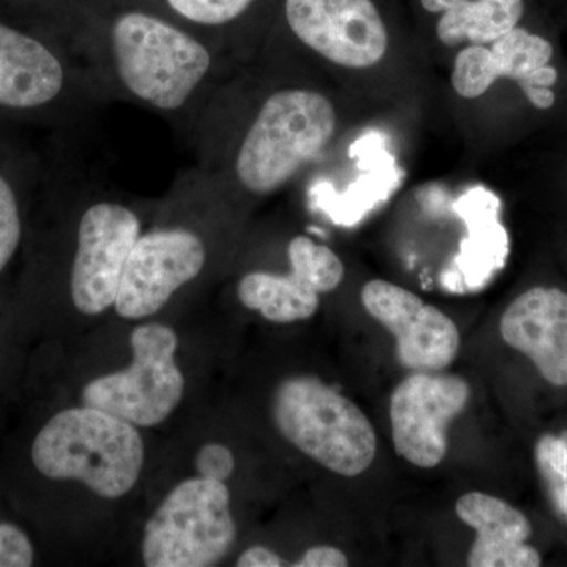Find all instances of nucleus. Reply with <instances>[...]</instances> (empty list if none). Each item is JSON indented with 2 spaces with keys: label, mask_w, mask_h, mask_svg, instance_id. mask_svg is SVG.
<instances>
[{
  "label": "nucleus",
  "mask_w": 567,
  "mask_h": 567,
  "mask_svg": "<svg viewBox=\"0 0 567 567\" xmlns=\"http://www.w3.org/2000/svg\"><path fill=\"white\" fill-rule=\"evenodd\" d=\"M73 48L107 100L156 112L186 137L221 91L223 52L151 10L118 11Z\"/></svg>",
  "instance_id": "nucleus-1"
},
{
  "label": "nucleus",
  "mask_w": 567,
  "mask_h": 567,
  "mask_svg": "<svg viewBox=\"0 0 567 567\" xmlns=\"http://www.w3.org/2000/svg\"><path fill=\"white\" fill-rule=\"evenodd\" d=\"M104 102L69 41L0 18V126L70 134Z\"/></svg>",
  "instance_id": "nucleus-2"
},
{
  "label": "nucleus",
  "mask_w": 567,
  "mask_h": 567,
  "mask_svg": "<svg viewBox=\"0 0 567 567\" xmlns=\"http://www.w3.org/2000/svg\"><path fill=\"white\" fill-rule=\"evenodd\" d=\"M338 114L323 93L279 89L260 104L252 121L226 153L199 163L215 183H234L252 196H268L293 181L333 141Z\"/></svg>",
  "instance_id": "nucleus-3"
},
{
  "label": "nucleus",
  "mask_w": 567,
  "mask_h": 567,
  "mask_svg": "<svg viewBox=\"0 0 567 567\" xmlns=\"http://www.w3.org/2000/svg\"><path fill=\"white\" fill-rule=\"evenodd\" d=\"M37 475L80 481L102 498L128 494L144 465V442L136 425L93 406L65 409L37 429L29 446Z\"/></svg>",
  "instance_id": "nucleus-4"
},
{
  "label": "nucleus",
  "mask_w": 567,
  "mask_h": 567,
  "mask_svg": "<svg viewBox=\"0 0 567 567\" xmlns=\"http://www.w3.org/2000/svg\"><path fill=\"white\" fill-rule=\"evenodd\" d=\"M274 417L292 445L338 475L360 476L374 462V425L360 406L317 377L284 380L275 393Z\"/></svg>",
  "instance_id": "nucleus-5"
},
{
  "label": "nucleus",
  "mask_w": 567,
  "mask_h": 567,
  "mask_svg": "<svg viewBox=\"0 0 567 567\" xmlns=\"http://www.w3.org/2000/svg\"><path fill=\"white\" fill-rule=\"evenodd\" d=\"M235 537L226 483L193 477L178 484L145 525L142 559L148 567L215 566Z\"/></svg>",
  "instance_id": "nucleus-6"
},
{
  "label": "nucleus",
  "mask_w": 567,
  "mask_h": 567,
  "mask_svg": "<svg viewBox=\"0 0 567 567\" xmlns=\"http://www.w3.org/2000/svg\"><path fill=\"white\" fill-rule=\"evenodd\" d=\"M177 347V334L166 324L134 328L132 365L87 383L82 401L141 427L163 423L185 393V377L175 363Z\"/></svg>",
  "instance_id": "nucleus-7"
},
{
  "label": "nucleus",
  "mask_w": 567,
  "mask_h": 567,
  "mask_svg": "<svg viewBox=\"0 0 567 567\" xmlns=\"http://www.w3.org/2000/svg\"><path fill=\"white\" fill-rule=\"evenodd\" d=\"M141 234L140 215L125 200L99 194L82 204L66 282L76 311L99 316L114 306L126 260Z\"/></svg>",
  "instance_id": "nucleus-8"
},
{
  "label": "nucleus",
  "mask_w": 567,
  "mask_h": 567,
  "mask_svg": "<svg viewBox=\"0 0 567 567\" xmlns=\"http://www.w3.org/2000/svg\"><path fill=\"white\" fill-rule=\"evenodd\" d=\"M207 260L203 235L189 227H162L141 234L123 270L115 311L128 320L156 315L182 287L203 275Z\"/></svg>",
  "instance_id": "nucleus-9"
},
{
  "label": "nucleus",
  "mask_w": 567,
  "mask_h": 567,
  "mask_svg": "<svg viewBox=\"0 0 567 567\" xmlns=\"http://www.w3.org/2000/svg\"><path fill=\"white\" fill-rule=\"evenodd\" d=\"M295 39L324 61L369 69L385 58L390 35L372 0H286Z\"/></svg>",
  "instance_id": "nucleus-10"
},
{
  "label": "nucleus",
  "mask_w": 567,
  "mask_h": 567,
  "mask_svg": "<svg viewBox=\"0 0 567 567\" xmlns=\"http://www.w3.org/2000/svg\"><path fill=\"white\" fill-rule=\"evenodd\" d=\"M470 385L458 375L413 372L390 402L395 453L417 468H435L447 451V425L464 412Z\"/></svg>",
  "instance_id": "nucleus-11"
},
{
  "label": "nucleus",
  "mask_w": 567,
  "mask_h": 567,
  "mask_svg": "<svg viewBox=\"0 0 567 567\" xmlns=\"http://www.w3.org/2000/svg\"><path fill=\"white\" fill-rule=\"evenodd\" d=\"M287 257L289 274L249 271L237 286L240 303L275 323L311 319L319 309L320 295L333 292L346 276L338 254L306 235L289 241Z\"/></svg>",
  "instance_id": "nucleus-12"
},
{
  "label": "nucleus",
  "mask_w": 567,
  "mask_h": 567,
  "mask_svg": "<svg viewBox=\"0 0 567 567\" xmlns=\"http://www.w3.org/2000/svg\"><path fill=\"white\" fill-rule=\"evenodd\" d=\"M369 316L395 338L399 363L413 372H440L461 349L457 324L435 306L398 284L372 279L361 290Z\"/></svg>",
  "instance_id": "nucleus-13"
},
{
  "label": "nucleus",
  "mask_w": 567,
  "mask_h": 567,
  "mask_svg": "<svg viewBox=\"0 0 567 567\" xmlns=\"http://www.w3.org/2000/svg\"><path fill=\"white\" fill-rule=\"evenodd\" d=\"M503 341L525 354L550 385L567 386V292L533 287L507 306L499 322Z\"/></svg>",
  "instance_id": "nucleus-14"
},
{
  "label": "nucleus",
  "mask_w": 567,
  "mask_h": 567,
  "mask_svg": "<svg viewBox=\"0 0 567 567\" xmlns=\"http://www.w3.org/2000/svg\"><path fill=\"white\" fill-rule=\"evenodd\" d=\"M458 518L476 532L470 567H537L543 557L528 540L532 524L517 507L498 496L470 492L456 503Z\"/></svg>",
  "instance_id": "nucleus-15"
},
{
  "label": "nucleus",
  "mask_w": 567,
  "mask_h": 567,
  "mask_svg": "<svg viewBox=\"0 0 567 567\" xmlns=\"http://www.w3.org/2000/svg\"><path fill=\"white\" fill-rule=\"evenodd\" d=\"M43 174L44 156L22 140L21 130L0 126V278L24 248Z\"/></svg>",
  "instance_id": "nucleus-16"
},
{
  "label": "nucleus",
  "mask_w": 567,
  "mask_h": 567,
  "mask_svg": "<svg viewBox=\"0 0 567 567\" xmlns=\"http://www.w3.org/2000/svg\"><path fill=\"white\" fill-rule=\"evenodd\" d=\"M551 58L550 41L517 25L495 40L491 50L472 44L458 52L451 82L462 99L473 100L484 95L499 78H509L520 85L533 71L548 65Z\"/></svg>",
  "instance_id": "nucleus-17"
},
{
  "label": "nucleus",
  "mask_w": 567,
  "mask_h": 567,
  "mask_svg": "<svg viewBox=\"0 0 567 567\" xmlns=\"http://www.w3.org/2000/svg\"><path fill=\"white\" fill-rule=\"evenodd\" d=\"M429 13H442L436 37L446 47L488 44L517 28L525 0H421Z\"/></svg>",
  "instance_id": "nucleus-18"
},
{
  "label": "nucleus",
  "mask_w": 567,
  "mask_h": 567,
  "mask_svg": "<svg viewBox=\"0 0 567 567\" xmlns=\"http://www.w3.org/2000/svg\"><path fill=\"white\" fill-rule=\"evenodd\" d=\"M256 0H164L173 21L215 44V32L226 31L245 17ZM218 50V48H216Z\"/></svg>",
  "instance_id": "nucleus-19"
},
{
  "label": "nucleus",
  "mask_w": 567,
  "mask_h": 567,
  "mask_svg": "<svg viewBox=\"0 0 567 567\" xmlns=\"http://www.w3.org/2000/svg\"><path fill=\"white\" fill-rule=\"evenodd\" d=\"M537 473L555 513L567 522V442L561 436L543 435L535 446Z\"/></svg>",
  "instance_id": "nucleus-20"
},
{
  "label": "nucleus",
  "mask_w": 567,
  "mask_h": 567,
  "mask_svg": "<svg viewBox=\"0 0 567 567\" xmlns=\"http://www.w3.org/2000/svg\"><path fill=\"white\" fill-rule=\"evenodd\" d=\"M35 563L31 536L18 524L0 520V567H29Z\"/></svg>",
  "instance_id": "nucleus-21"
},
{
  "label": "nucleus",
  "mask_w": 567,
  "mask_h": 567,
  "mask_svg": "<svg viewBox=\"0 0 567 567\" xmlns=\"http://www.w3.org/2000/svg\"><path fill=\"white\" fill-rule=\"evenodd\" d=\"M196 470L204 480L226 483L235 470L233 451L221 443H208L197 453Z\"/></svg>",
  "instance_id": "nucleus-22"
},
{
  "label": "nucleus",
  "mask_w": 567,
  "mask_h": 567,
  "mask_svg": "<svg viewBox=\"0 0 567 567\" xmlns=\"http://www.w3.org/2000/svg\"><path fill=\"white\" fill-rule=\"evenodd\" d=\"M295 567H346L349 566L344 551L331 546L311 547L298 559Z\"/></svg>",
  "instance_id": "nucleus-23"
},
{
  "label": "nucleus",
  "mask_w": 567,
  "mask_h": 567,
  "mask_svg": "<svg viewBox=\"0 0 567 567\" xmlns=\"http://www.w3.org/2000/svg\"><path fill=\"white\" fill-rule=\"evenodd\" d=\"M238 567H281L284 559L267 547H251L238 558Z\"/></svg>",
  "instance_id": "nucleus-24"
},
{
  "label": "nucleus",
  "mask_w": 567,
  "mask_h": 567,
  "mask_svg": "<svg viewBox=\"0 0 567 567\" xmlns=\"http://www.w3.org/2000/svg\"><path fill=\"white\" fill-rule=\"evenodd\" d=\"M558 81V71L557 69H554V66L546 65L540 66V69H537L536 71H533L532 74H529V78L527 81L522 82L520 89L522 91H527L529 87H547L551 89L555 84H557Z\"/></svg>",
  "instance_id": "nucleus-25"
},
{
  "label": "nucleus",
  "mask_w": 567,
  "mask_h": 567,
  "mask_svg": "<svg viewBox=\"0 0 567 567\" xmlns=\"http://www.w3.org/2000/svg\"><path fill=\"white\" fill-rule=\"evenodd\" d=\"M524 93L537 110H550L555 104V93L551 92V89L529 87Z\"/></svg>",
  "instance_id": "nucleus-26"
}]
</instances>
